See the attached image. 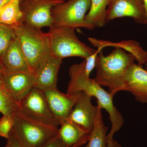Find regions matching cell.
Wrapping results in <instances>:
<instances>
[{
	"label": "cell",
	"mask_w": 147,
	"mask_h": 147,
	"mask_svg": "<svg viewBox=\"0 0 147 147\" xmlns=\"http://www.w3.org/2000/svg\"><path fill=\"white\" fill-rule=\"evenodd\" d=\"M101 110H99L94 126L90 133L85 147H108L107 132L108 127L104 124Z\"/></svg>",
	"instance_id": "cell-19"
},
{
	"label": "cell",
	"mask_w": 147,
	"mask_h": 147,
	"mask_svg": "<svg viewBox=\"0 0 147 147\" xmlns=\"http://www.w3.org/2000/svg\"><path fill=\"white\" fill-rule=\"evenodd\" d=\"M64 0H20L23 23L35 28H51L53 26L52 10Z\"/></svg>",
	"instance_id": "cell-8"
},
{
	"label": "cell",
	"mask_w": 147,
	"mask_h": 147,
	"mask_svg": "<svg viewBox=\"0 0 147 147\" xmlns=\"http://www.w3.org/2000/svg\"><path fill=\"white\" fill-rule=\"evenodd\" d=\"M126 91L130 92L137 102L147 103V71L133 62L124 76Z\"/></svg>",
	"instance_id": "cell-13"
},
{
	"label": "cell",
	"mask_w": 147,
	"mask_h": 147,
	"mask_svg": "<svg viewBox=\"0 0 147 147\" xmlns=\"http://www.w3.org/2000/svg\"><path fill=\"white\" fill-rule=\"evenodd\" d=\"M5 70L4 67L3 66L1 62V61L0 60V75Z\"/></svg>",
	"instance_id": "cell-30"
},
{
	"label": "cell",
	"mask_w": 147,
	"mask_h": 147,
	"mask_svg": "<svg viewBox=\"0 0 147 147\" xmlns=\"http://www.w3.org/2000/svg\"><path fill=\"white\" fill-rule=\"evenodd\" d=\"M62 60L50 55L34 73L35 87L43 91L57 88L58 74Z\"/></svg>",
	"instance_id": "cell-14"
},
{
	"label": "cell",
	"mask_w": 147,
	"mask_h": 147,
	"mask_svg": "<svg viewBox=\"0 0 147 147\" xmlns=\"http://www.w3.org/2000/svg\"><path fill=\"white\" fill-rule=\"evenodd\" d=\"M14 125L13 118L3 115L0 119V137L8 139Z\"/></svg>",
	"instance_id": "cell-23"
},
{
	"label": "cell",
	"mask_w": 147,
	"mask_h": 147,
	"mask_svg": "<svg viewBox=\"0 0 147 147\" xmlns=\"http://www.w3.org/2000/svg\"><path fill=\"white\" fill-rule=\"evenodd\" d=\"M31 71L35 73L50 54L47 33L24 23L11 26Z\"/></svg>",
	"instance_id": "cell-3"
},
{
	"label": "cell",
	"mask_w": 147,
	"mask_h": 147,
	"mask_svg": "<svg viewBox=\"0 0 147 147\" xmlns=\"http://www.w3.org/2000/svg\"><path fill=\"white\" fill-rule=\"evenodd\" d=\"M146 70H147V67H146Z\"/></svg>",
	"instance_id": "cell-32"
},
{
	"label": "cell",
	"mask_w": 147,
	"mask_h": 147,
	"mask_svg": "<svg viewBox=\"0 0 147 147\" xmlns=\"http://www.w3.org/2000/svg\"><path fill=\"white\" fill-rule=\"evenodd\" d=\"M19 113L28 118L38 122L59 127L50 110L45 93L34 87L18 102Z\"/></svg>",
	"instance_id": "cell-7"
},
{
	"label": "cell",
	"mask_w": 147,
	"mask_h": 147,
	"mask_svg": "<svg viewBox=\"0 0 147 147\" xmlns=\"http://www.w3.org/2000/svg\"><path fill=\"white\" fill-rule=\"evenodd\" d=\"M20 0H11L0 9V23L13 26L23 23Z\"/></svg>",
	"instance_id": "cell-20"
},
{
	"label": "cell",
	"mask_w": 147,
	"mask_h": 147,
	"mask_svg": "<svg viewBox=\"0 0 147 147\" xmlns=\"http://www.w3.org/2000/svg\"><path fill=\"white\" fill-rule=\"evenodd\" d=\"M86 60L71 66L69 71L70 81L67 93L71 94L84 92L97 99V105L109 114L111 128L107 135L108 142L112 141L114 134L123 125L124 121L120 112L114 105L113 96L98 84L94 79L88 77L85 71Z\"/></svg>",
	"instance_id": "cell-1"
},
{
	"label": "cell",
	"mask_w": 147,
	"mask_h": 147,
	"mask_svg": "<svg viewBox=\"0 0 147 147\" xmlns=\"http://www.w3.org/2000/svg\"><path fill=\"white\" fill-rule=\"evenodd\" d=\"M0 79L17 102L35 87V74L31 71L5 70L0 75Z\"/></svg>",
	"instance_id": "cell-12"
},
{
	"label": "cell",
	"mask_w": 147,
	"mask_h": 147,
	"mask_svg": "<svg viewBox=\"0 0 147 147\" xmlns=\"http://www.w3.org/2000/svg\"><path fill=\"white\" fill-rule=\"evenodd\" d=\"M11 1V0H0V9Z\"/></svg>",
	"instance_id": "cell-28"
},
{
	"label": "cell",
	"mask_w": 147,
	"mask_h": 147,
	"mask_svg": "<svg viewBox=\"0 0 147 147\" xmlns=\"http://www.w3.org/2000/svg\"><path fill=\"white\" fill-rule=\"evenodd\" d=\"M42 147H66L61 142L59 137L57 135L55 138L47 143ZM71 147H79L78 146H74Z\"/></svg>",
	"instance_id": "cell-26"
},
{
	"label": "cell",
	"mask_w": 147,
	"mask_h": 147,
	"mask_svg": "<svg viewBox=\"0 0 147 147\" xmlns=\"http://www.w3.org/2000/svg\"><path fill=\"white\" fill-rule=\"evenodd\" d=\"M106 21L115 18L130 17L137 23L146 24L147 18L141 0H109Z\"/></svg>",
	"instance_id": "cell-10"
},
{
	"label": "cell",
	"mask_w": 147,
	"mask_h": 147,
	"mask_svg": "<svg viewBox=\"0 0 147 147\" xmlns=\"http://www.w3.org/2000/svg\"><path fill=\"white\" fill-rule=\"evenodd\" d=\"M136 60L133 55L119 47L108 56L100 50L96 60V76L95 80L101 86L108 88V92L113 96L118 92L126 91L124 76L129 67Z\"/></svg>",
	"instance_id": "cell-2"
},
{
	"label": "cell",
	"mask_w": 147,
	"mask_h": 147,
	"mask_svg": "<svg viewBox=\"0 0 147 147\" xmlns=\"http://www.w3.org/2000/svg\"><path fill=\"white\" fill-rule=\"evenodd\" d=\"M43 91L50 110L60 125L62 123L67 119L81 92L71 94H65L57 88Z\"/></svg>",
	"instance_id": "cell-11"
},
{
	"label": "cell",
	"mask_w": 147,
	"mask_h": 147,
	"mask_svg": "<svg viewBox=\"0 0 147 147\" xmlns=\"http://www.w3.org/2000/svg\"><path fill=\"white\" fill-rule=\"evenodd\" d=\"M0 60L5 70L32 72L16 37L11 41Z\"/></svg>",
	"instance_id": "cell-15"
},
{
	"label": "cell",
	"mask_w": 147,
	"mask_h": 147,
	"mask_svg": "<svg viewBox=\"0 0 147 147\" xmlns=\"http://www.w3.org/2000/svg\"><path fill=\"white\" fill-rule=\"evenodd\" d=\"M74 29L69 27H52L47 32L50 54L63 59L78 57L86 59L96 51L82 42L75 34Z\"/></svg>",
	"instance_id": "cell-4"
},
{
	"label": "cell",
	"mask_w": 147,
	"mask_h": 147,
	"mask_svg": "<svg viewBox=\"0 0 147 147\" xmlns=\"http://www.w3.org/2000/svg\"><path fill=\"white\" fill-rule=\"evenodd\" d=\"M145 65L147 66V55L146 59V62H145Z\"/></svg>",
	"instance_id": "cell-31"
},
{
	"label": "cell",
	"mask_w": 147,
	"mask_h": 147,
	"mask_svg": "<svg viewBox=\"0 0 147 147\" xmlns=\"http://www.w3.org/2000/svg\"><path fill=\"white\" fill-rule=\"evenodd\" d=\"M143 2V5H144V8L145 13H146V16L147 18V0H142Z\"/></svg>",
	"instance_id": "cell-29"
},
{
	"label": "cell",
	"mask_w": 147,
	"mask_h": 147,
	"mask_svg": "<svg viewBox=\"0 0 147 147\" xmlns=\"http://www.w3.org/2000/svg\"><path fill=\"white\" fill-rule=\"evenodd\" d=\"M5 147H25L20 142L13 129L11 131L10 136L7 139V144Z\"/></svg>",
	"instance_id": "cell-25"
},
{
	"label": "cell",
	"mask_w": 147,
	"mask_h": 147,
	"mask_svg": "<svg viewBox=\"0 0 147 147\" xmlns=\"http://www.w3.org/2000/svg\"><path fill=\"white\" fill-rule=\"evenodd\" d=\"M88 13L85 16V21L92 30L104 26L106 21V11L109 0H91Z\"/></svg>",
	"instance_id": "cell-18"
},
{
	"label": "cell",
	"mask_w": 147,
	"mask_h": 147,
	"mask_svg": "<svg viewBox=\"0 0 147 147\" xmlns=\"http://www.w3.org/2000/svg\"><path fill=\"white\" fill-rule=\"evenodd\" d=\"M19 112L18 102L0 79V113L13 117Z\"/></svg>",
	"instance_id": "cell-21"
},
{
	"label": "cell",
	"mask_w": 147,
	"mask_h": 147,
	"mask_svg": "<svg viewBox=\"0 0 147 147\" xmlns=\"http://www.w3.org/2000/svg\"><path fill=\"white\" fill-rule=\"evenodd\" d=\"M91 4V0H68L55 6L52 10V27L84 28L92 30L85 19Z\"/></svg>",
	"instance_id": "cell-6"
},
{
	"label": "cell",
	"mask_w": 147,
	"mask_h": 147,
	"mask_svg": "<svg viewBox=\"0 0 147 147\" xmlns=\"http://www.w3.org/2000/svg\"><path fill=\"white\" fill-rule=\"evenodd\" d=\"M92 97L85 92H81L67 119L90 132L93 128L99 110H102L98 105L95 106L92 104Z\"/></svg>",
	"instance_id": "cell-9"
},
{
	"label": "cell",
	"mask_w": 147,
	"mask_h": 147,
	"mask_svg": "<svg viewBox=\"0 0 147 147\" xmlns=\"http://www.w3.org/2000/svg\"><path fill=\"white\" fill-rule=\"evenodd\" d=\"M16 37L11 26L0 23V59L11 41Z\"/></svg>",
	"instance_id": "cell-22"
},
{
	"label": "cell",
	"mask_w": 147,
	"mask_h": 147,
	"mask_svg": "<svg viewBox=\"0 0 147 147\" xmlns=\"http://www.w3.org/2000/svg\"><path fill=\"white\" fill-rule=\"evenodd\" d=\"M108 147H123L114 139L110 142H108Z\"/></svg>",
	"instance_id": "cell-27"
},
{
	"label": "cell",
	"mask_w": 147,
	"mask_h": 147,
	"mask_svg": "<svg viewBox=\"0 0 147 147\" xmlns=\"http://www.w3.org/2000/svg\"><path fill=\"white\" fill-rule=\"evenodd\" d=\"M141 1H142V0H141Z\"/></svg>",
	"instance_id": "cell-33"
},
{
	"label": "cell",
	"mask_w": 147,
	"mask_h": 147,
	"mask_svg": "<svg viewBox=\"0 0 147 147\" xmlns=\"http://www.w3.org/2000/svg\"><path fill=\"white\" fill-rule=\"evenodd\" d=\"M13 130L25 147H42L57 135L59 127L30 119L18 113Z\"/></svg>",
	"instance_id": "cell-5"
},
{
	"label": "cell",
	"mask_w": 147,
	"mask_h": 147,
	"mask_svg": "<svg viewBox=\"0 0 147 147\" xmlns=\"http://www.w3.org/2000/svg\"><path fill=\"white\" fill-rule=\"evenodd\" d=\"M88 40L93 46L102 50L106 46H113L123 48L134 56L138 64H145L147 57V52L141 47L139 43L134 40H128L119 42H113L105 40H99L96 38H89Z\"/></svg>",
	"instance_id": "cell-17"
},
{
	"label": "cell",
	"mask_w": 147,
	"mask_h": 147,
	"mask_svg": "<svg viewBox=\"0 0 147 147\" xmlns=\"http://www.w3.org/2000/svg\"><path fill=\"white\" fill-rule=\"evenodd\" d=\"M100 49H98L93 54L90 56L86 60V64H85V71L86 74L88 77H90V75L91 72L92 71L94 68L95 67L96 60V57L100 51Z\"/></svg>",
	"instance_id": "cell-24"
},
{
	"label": "cell",
	"mask_w": 147,
	"mask_h": 147,
	"mask_svg": "<svg viewBox=\"0 0 147 147\" xmlns=\"http://www.w3.org/2000/svg\"><path fill=\"white\" fill-rule=\"evenodd\" d=\"M58 135L66 147H81L88 142L90 132L68 120L61 124Z\"/></svg>",
	"instance_id": "cell-16"
}]
</instances>
